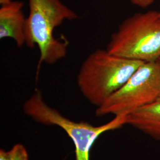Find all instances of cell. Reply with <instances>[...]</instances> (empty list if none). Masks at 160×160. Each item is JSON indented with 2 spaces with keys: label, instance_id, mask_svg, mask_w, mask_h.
Returning <instances> with one entry per match:
<instances>
[{
  "label": "cell",
  "instance_id": "obj_9",
  "mask_svg": "<svg viewBox=\"0 0 160 160\" xmlns=\"http://www.w3.org/2000/svg\"><path fill=\"white\" fill-rule=\"evenodd\" d=\"M132 4L142 8H146L152 5L154 0H130Z\"/></svg>",
  "mask_w": 160,
  "mask_h": 160
},
{
  "label": "cell",
  "instance_id": "obj_2",
  "mask_svg": "<svg viewBox=\"0 0 160 160\" xmlns=\"http://www.w3.org/2000/svg\"><path fill=\"white\" fill-rule=\"evenodd\" d=\"M29 7L25 44L30 48L38 47L39 63L53 65L65 57L68 45L66 40L55 38V29L78 16L61 0H29Z\"/></svg>",
  "mask_w": 160,
  "mask_h": 160
},
{
  "label": "cell",
  "instance_id": "obj_3",
  "mask_svg": "<svg viewBox=\"0 0 160 160\" xmlns=\"http://www.w3.org/2000/svg\"><path fill=\"white\" fill-rule=\"evenodd\" d=\"M106 49L114 55L144 62L160 59V14L138 12L123 20L111 35Z\"/></svg>",
  "mask_w": 160,
  "mask_h": 160
},
{
  "label": "cell",
  "instance_id": "obj_1",
  "mask_svg": "<svg viewBox=\"0 0 160 160\" xmlns=\"http://www.w3.org/2000/svg\"><path fill=\"white\" fill-rule=\"evenodd\" d=\"M144 62L120 57L97 49L84 61L77 75L84 97L97 108L123 86Z\"/></svg>",
  "mask_w": 160,
  "mask_h": 160
},
{
  "label": "cell",
  "instance_id": "obj_8",
  "mask_svg": "<svg viewBox=\"0 0 160 160\" xmlns=\"http://www.w3.org/2000/svg\"><path fill=\"white\" fill-rule=\"evenodd\" d=\"M0 160H29V154L22 144L17 143L8 151L1 149Z\"/></svg>",
  "mask_w": 160,
  "mask_h": 160
},
{
  "label": "cell",
  "instance_id": "obj_7",
  "mask_svg": "<svg viewBox=\"0 0 160 160\" xmlns=\"http://www.w3.org/2000/svg\"><path fill=\"white\" fill-rule=\"evenodd\" d=\"M129 125L156 141H160V96L151 103L127 115Z\"/></svg>",
  "mask_w": 160,
  "mask_h": 160
},
{
  "label": "cell",
  "instance_id": "obj_11",
  "mask_svg": "<svg viewBox=\"0 0 160 160\" xmlns=\"http://www.w3.org/2000/svg\"><path fill=\"white\" fill-rule=\"evenodd\" d=\"M158 63H159V65H160V59L158 61Z\"/></svg>",
  "mask_w": 160,
  "mask_h": 160
},
{
  "label": "cell",
  "instance_id": "obj_5",
  "mask_svg": "<svg viewBox=\"0 0 160 160\" xmlns=\"http://www.w3.org/2000/svg\"><path fill=\"white\" fill-rule=\"evenodd\" d=\"M160 96V67L158 61L144 63L119 90L98 107V117L128 115L151 103Z\"/></svg>",
  "mask_w": 160,
  "mask_h": 160
},
{
  "label": "cell",
  "instance_id": "obj_10",
  "mask_svg": "<svg viewBox=\"0 0 160 160\" xmlns=\"http://www.w3.org/2000/svg\"><path fill=\"white\" fill-rule=\"evenodd\" d=\"M13 0H0V4H1V6H2V5L10 3Z\"/></svg>",
  "mask_w": 160,
  "mask_h": 160
},
{
  "label": "cell",
  "instance_id": "obj_12",
  "mask_svg": "<svg viewBox=\"0 0 160 160\" xmlns=\"http://www.w3.org/2000/svg\"><path fill=\"white\" fill-rule=\"evenodd\" d=\"M159 12H160V11H159Z\"/></svg>",
  "mask_w": 160,
  "mask_h": 160
},
{
  "label": "cell",
  "instance_id": "obj_6",
  "mask_svg": "<svg viewBox=\"0 0 160 160\" xmlns=\"http://www.w3.org/2000/svg\"><path fill=\"white\" fill-rule=\"evenodd\" d=\"M23 2L12 1L0 8V39L10 38L18 47L25 44L26 17L23 13Z\"/></svg>",
  "mask_w": 160,
  "mask_h": 160
},
{
  "label": "cell",
  "instance_id": "obj_4",
  "mask_svg": "<svg viewBox=\"0 0 160 160\" xmlns=\"http://www.w3.org/2000/svg\"><path fill=\"white\" fill-rule=\"evenodd\" d=\"M23 110L36 122L62 128L74 143L75 160H90L91 149L100 136L126 125L127 119V115L114 116L109 122L97 126L86 122L72 121L48 105L38 90L24 103Z\"/></svg>",
  "mask_w": 160,
  "mask_h": 160
}]
</instances>
